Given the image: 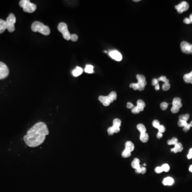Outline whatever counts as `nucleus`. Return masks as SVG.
I'll return each mask as SVG.
<instances>
[{"mask_svg": "<svg viewBox=\"0 0 192 192\" xmlns=\"http://www.w3.org/2000/svg\"><path fill=\"white\" fill-rule=\"evenodd\" d=\"M49 133L47 124L44 122H38L28 130L23 140L29 147H36L44 142Z\"/></svg>", "mask_w": 192, "mask_h": 192, "instance_id": "1", "label": "nucleus"}, {"mask_svg": "<svg viewBox=\"0 0 192 192\" xmlns=\"http://www.w3.org/2000/svg\"><path fill=\"white\" fill-rule=\"evenodd\" d=\"M32 30L34 32H39L44 35H49L50 33V29L48 26L44 25L40 21H34L32 25Z\"/></svg>", "mask_w": 192, "mask_h": 192, "instance_id": "2", "label": "nucleus"}, {"mask_svg": "<svg viewBox=\"0 0 192 192\" xmlns=\"http://www.w3.org/2000/svg\"><path fill=\"white\" fill-rule=\"evenodd\" d=\"M19 5L23 9V11L27 13L34 12L37 8L36 5L29 0H21L19 2Z\"/></svg>", "mask_w": 192, "mask_h": 192, "instance_id": "3", "label": "nucleus"}, {"mask_svg": "<svg viewBox=\"0 0 192 192\" xmlns=\"http://www.w3.org/2000/svg\"><path fill=\"white\" fill-rule=\"evenodd\" d=\"M16 18L14 14H9L6 20V23H7L8 30L10 33L14 32L15 31L14 24L16 23Z\"/></svg>", "mask_w": 192, "mask_h": 192, "instance_id": "4", "label": "nucleus"}, {"mask_svg": "<svg viewBox=\"0 0 192 192\" xmlns=\"http://www.w3.org/2000/svg\"><path fill=\"white\" fill-rule=\"evenodd\" d=\"M58 29L63 34V38L65 40L69 41L70 39V34L68 30V27L65 23H59Z\"/></svg>", "mask_w": 192, "mask_h": 192, "instance_id": "5", "label": "nucleus"}, {"mask_svg": "<svg viewBox=\"0 0 192 192\" xmlns=\"http://www.w3.org/2000/svg\"><path fill=\"white\" fill-rule=\"evenodd\" d=\"M9 74V70L4 63L0 61V80H2L7 77Z\"/></svg>", "mask_w": 192, "mask_h": 192, "instance_id": "6", "label": "nucleus"}, {"mask_svg": "<svg viewBox=\"0 0 192 192\" xmlns=\"http://www.w3.org/2000/svg\"><path fill=\"white\" fill-rule=\"evenodd\" d=\"M181 51L187 54H192V45L189 43L183 41L181 43Z\"/></svg>", "mask_w": 192, "mask_h": 192, "instance_id": "7", "label": "nucleus"}, {"mask_svg": "<svg viewBox=\"0 0 192 192\" xmlns=\"http://www.w3.org/2000/svg\"><path fill=\"white\" fill-rule=\"evenodd\" d=\"M175 9L177 10L178 13L182 14L183 12L187 11L189 9V5L186 2L183 1L180 4L176 5Z\"/></svg>", "mask_w": 192, "mask_h": 192, "instance_id": "8", "label": "nucleus"}, {"mask_svg": "<svg viewBox=\"0 0 192 192\" xmlns=\"http://www.w3.org/2000/svg\"><path fill=\"white\" fill-rule=\"evenodd\" d=\"M109 55L112 58L114 59L116 61H120L122 60V54L117 50H110Z\"/></svg>", "mask_w": 192, "mask_h": 192, "instance_id": "9", "label": "nucleus"}, {"mask_svg": "<svg viewBox=\"0 0 192 192\" xmlns=\"http://www.w3.org/2000/svg\"><path fill=\"white\" fill-rule=\"evenodd\" d=\"M99 100L105 106H108L110 105V104L113 103L114 101L109 96H99Z\"/></svg>", "mask_w": 192, "mask_h": 192, "instance_id": "10", "label": "nucleus"}, {"mask_svg": "<svg viewBox=\"0 0 192 192\" xmlns=\"http://www.w3.org/2000/svg\"><path fill=\"white\" fill-rule=\"evenodd\" d=\"M183 150V146L182 144L181 143H178L175 145L174 148L171 149V151L175 153H177V152H181Z\"/></svg>", "mask_w": 192, "mask_h": 192, "instance_id": "11", "label": "nucleus"}, {"mask_svg": "<svg viewBox=\"0 0 192 192\" xmlns=\"http://www.w3.org/2000/svg\"><path fill=\"white\" fill-rule=\"evenodd\" d=\"M172 106H176L177 107L179 108L180 109L183 106L181 99L180 98H178V97H176L173 99V101H172Z\"/></svg>", "mask_w": 192, "mask_h": 192, "instance_id": "12", "label": "nucleus"}, {"mask_svg": "<svg viewBox=\"0 0 192 192\" xmlns=\"http://www.w3.org/2000/svg\"><path fill=\"white\" fill-rule=\"evenodd\" d=\"M83 72V70L82 69V68L77 66L75 70H73L72 74L74 77H77L80 76L81 74H82Z\"/></svg>", "mask_w": 192, "mask_h": 192, "instance_id": "13", "label": "nucleus"}, {"mask_svg": "<svg viewBox=\"0 0 192 192\" xmlns=\"http://www.w3.org/2000/svg\"><path fill=\"white\" fill-rule=\"evenodd\" d=\"M6 29H7L6 20L0 19V34L3 33Z\"/></svg>", "mask_w": 192, "mask_h": 192, "instance_id": "14", "label": "nucleus"}, {"mask_svg": "<svg viewBox=\"0 0 192 192\" xmlns=\"http://www.w3.org/2000/svg\"><path fill=\"white\" fill-rule=\"evenodd\" d=\"M136 77L138 80V83H140L141 85H143L145 87L146 85V78L144 75H137Z\"/></svg>", "mask_w": 192, "mask_h": 192, "instance_id": "15", "label": "nucleus"}, {"mask_svg": "<svg viewBox=\"0 0 192 192\" xmlns=\"http://www.w3.org/2000/svg\"><path fill=\"white\" fill-rule=\"evenodd\" d=\"M174 183V180L172 178L168 177L166 178H164L163 181V184L165 186H171Z\"/></svg>", "mask_w": 192, "mask_h": 192, "instance_id": "16", "label": "nucleus"}, {"mask_svg": "<svg viewBox=\"0 0 192 192\" xmlns=\"http://www.w3.org/2000/svg\"><path fill=\"white\" fill-rule=\"evenodd\" d=\"M183 79L186 83L192 84V71L190 73L186 74L184 75Z\"/></svg>", "mask_w": 192, "mask_h": 192, "instance_id": "17", "label": "nucleus"}, {"mask_svg": "<svg viewBox=\"0 0 192 192\" xmlns=\"http://www.w3.org/2000/svg\"><path fill=\"white\" fill-rule=\"evenodd\" d=\"M134 148H135L134 144L131 141H128L125 143V150H129L130 152H132L134 150Z\"/></svg>", "mask_w": 192, "mask_h": 192, "instance_id": "18", "label": "nucleus"}, {"mask_svg": "<svg viewBox=\"0 0 192 192\" xmlns=\"http://www.w3.org/2000/svg\"><path fill=\"white\" fill-rule=\"evenodd\" d=\"M131 166L133 168L135 169L140 168L141 166H140V161H139V159H137V158L135 159L134 161L132 162V163H131Z\"/></svg>", "mask_w": 192, "mask_h": 192, "instance_id": "19", "label": "nucleus"}, {"mask_svg": "<svg viewBox=\"0 0 192 192\" xmlns=\"http://www.w3.org/2000/svg\"><path fill=\"white\" fill-rule=\"evenodd\" d=\"M149 139V136L146 132L145 133H143L141 134L140 136V140H141L143 143H147Z\"/></svg>", "mask_w": 192, "mask_h": 192, "instance_id": "20", "label": "nucleus"}, {"mask_svg": "<svg viewBox=\"0 0 192 192\" xmlns=\"http://www.w3.org/2000/svg\"><path fill=\"white\" fill-rule=\"evenodd\" d=\"M85 72L88 74L94 73V66L91 65H87L85 69Z\"/></svg>", "mask_w": 192, "mask_h": 192, "instance_id": "21", "label": "nucleus"}, {"mask_svg": "<svg viewBox=\"0 0 192 192\" xmlns=\"http://www.w3.org/2000/svg\"><path fill=\"white\" fill-rule=\"evenodd\" d=\"M137 129H138L139 131H140L141 134L145 133L146 131V128L144 126V125L143 124H139L137 125Z\"/></svg>", "mask_w": 192, "mask_h": 192, "instance_id": "22", "label": "nucleus"}, {"mask_svg": "<svg viewBox=\"0 0 192 192\" xmlns=\"http://www.w3.org/2000/svg\"><path fill=\"white\" fill-rule=\"evenodd\" d=\"M178 143V139H177V138H175V137H173L170 140H169V141H168V144L169 145H175L176 144H177Z\"/></svg>", "mask_w": 192, "mask_h": 192, "instance_id": "23", "label": "nucleus"}, {"mask_svg": "<svg viewBox=\"0 0 192 192\" xmlns=\"http://www.w3.org/2000/svg\"><path fill=\"white\" fill-rule=\"evenodd\" d=\"M189 117H190V115L188 114H184V115H181V116H179V119L181 120V121H185L187 122L188 120L189 119Z\"/></svg>", "mask_w": 192, "mask_h": 192, "instance_id": "24", "label": "nucleus"}, {"mask_svg": "<svg viewBox=\"0 0 192 192\" xmlns=\"http://www.w3.org/2000/svg\"><path fill=\"white\" fill-rule=\"evenodd\" d=\"M131 153L129 150L125 149L122 152V157H124V158H127V157H129L131 155Z\"/></svg>", "mask_w": 192, "mask_h": 192, "instance_id": "25", "label": "nucleus"}, {"mask_svg": "<svg viewBox=\"0 0 192 192\" xmlns=\"http://www.w3.org/2000/svg\"><path fill=\"white\" fill-rule=\"evenodd\" d=\"M188 124L187 122L185 121H181V120H179V121L178 122V125L179 127H186L187 125V124Z\"/></svg>", "mask_w": 192, "mask_h": 192, "instance_id": "26", "label": "nucleus"}, {"mask_svg": "<svg viewBox=\"0 0 192 192\" xmlns=\"http://www.w3.org/2000/svg\"><path fill=\"white\" fill-rule=\"evenodd\" d=\"M113 125L120 127L121 125V121L119 119H115L113 120Z\"/></svg>", "mask_w": 192, "mask_h": 192, "instance_id": "27", "label": "nucleus"}, {"mask_svg": "<svg viewBox=\"0 0 192 192\" xmlns=\"http://www.w3.org/2000/svg\"><path fill=\"white\" fill-rule=\"evenodd\" d=\"M108 96H110L113 101H115L117 98V94L115 91L111 92Z\"/></svg>", "mask_w": 192, "mask_h": 192, "instance_id": "28", "label": "nucleus"}, {"mask_svg": "<svg viewBox=\"0 0 192 192\" xmlns=\"http://www.w3.org/2000/svg\"><path fill=\"white\" fill-rule=\"evenodd\" d=\"M163 171L164 172H168L170 170V166L168 164H164L161 166Z\"/></svg>", "mask_w": 192, "mask_h": 192, "instance_id": "29", "label": "nucleus"}, {"mask_svg": "<svg viewBox=\"0 0 192 192\" xmlns=\"http://www.w3.org/2000/svg\"><path fill=\"white\" fill-rule=\"evenodd\" d=\"M159 81H162V82H164V83H169V81L168 79H166V77L164 76H162L161 77H159V79H158Z\"/></svg>", "mask_w": 192, "mask_h": 192, "instance_id": "30", "label": "nucleus"}, {"mask_svg": "<svg viewBox=\"0 0 192 192\" xmlns=\"http://www.w3.org/2000/svg\"><path fill=\"white\" fill-rule=\"evenodd\" d=\"M131 112L134 113V114H138L139 113L141 112V110H140L139 108L137 106H135V107H134L132 108Z\"/></svg>", "mask_w": 192, "mask_h": 192, "instance_id": "31", "label": "nucleus"}, {"mask_svg": "<svg viewBox=\"0 0 192 192\" xmlns=\"http://www.w3.org/2000/svg\"><path fill=\"white\" fill-rule=\"evenodd\" d=\"M168 105H169V104L167 103L166 102H163L161 104L160 106H161V108L162 110H166L168 107Z\"/></svg>", "mask_w": 192, "mask_h": 192, "instance_id": "32", "label": "nucleus"}, {"mask_svg": "<svg viewBox=\"0 0 192 192\" xmlns=\"http://www.w3.org/2000/svg\"><path fill=\"white\" fill-rule=\"evenodd\" d=\"M137 106L144 108L145 107L146 104L144 103V101H142V100H138V101H137Z\"/></svg>", "mask_w": 192, "mask_h": 192, "instance_id": "33", "label": "nucleus"}, {"mask_svg": "<svg viewBox=\"0 0 192 192\" xmlns=\"http://www.w3.org/2000/svg\"><path fill=\"white\" fill-rule=\"evenodd\" d=\"M170 88V85L169 84V83H164L163 85H162V89L164 90V91H168Z\"/></svg>", "mask_w": 192, "mask_h": 192, "instance_id": "34", "label": "nucleus"}, {"mask_svg": "<svg viewBox=\"0 0 192 192\" xmlns=\"http://www.w3.org/2000/svg\"><path fill=\"white\" fill-rule=\"evenodd\" d=\"M159 125H160V124H159V122L158 120L155 119L154 121H153V127L156 129H158Z\"/></svg>", "mask_w": 192, "mask_h": 192, "instance_id": "35", "label": "nucleus"}, {"mask_svg": "<svg viewBox=\"0 0 192 192\" xmlns=\"http://www.w3.org/2000/svg\"><path fill=\"white\" fill-rule=\"evenodd\" d=\"M70 40H72V41H74V42H75V41H76L78 40V36H77V35L76 34H72V35H70Z\"/></svg>", "mask_w": 192, "mask_h": 192, "instance_id": "36", "label": "nucleus"}, {"mask_svg": "<svg viewBox=\"0 0 192 192\" xmlns=\"http://www.w3.org/2000/svg\"><path fill=\"white\" fill-rule=\"evenodd\" d=\"M191 127H192V121H191V122H190V123H188L187 126H186V127H184L183 130H184V131H185V132H186V131H188Z\"/></svg>", "mask_w": 192, "mask_h": 192, "instance_id": "37", "label": "nucleus"}, {"mask_svg": "<svg viewBox=\"0 0 192 192\" xmlns=\"http://www.w3.org/2000/svg\"><path fill=\"white\" fill-rule=\"evenodd\" d=\"M171 112L173 113H177L179 111V108L178 107H177L176 106H172V107L171 108Z\"/></svg>", "mask_w": 192, "mask_h": 192, "instance_id": "38", "label": "nucleus"}, {"mask_svg": "<svg viewBox=\"0 0 192 192\" xmlns=\"http://www.w3.org/2000/svg\"><path fill=\"white\" fill-rule=\"evenodd\" d=\"M158 130H159V132H161V133H163L166 131V128H165V127L163 126V125H159V128H158Z\"/></svg>", "mask_w": 192, "mask_h": 192, "instance_id": "39", "label": "nucleus"}, {"mask_svg": "<svg viewBox=\"0 0 192 192\" xmlns=\"http://www.w3.org/2000/svg\"><path fill=\"white\" fill-rule=\"evenodd\" d=\"M112 127L113 129L114 130V133H118L120 131V128H119V127H117V126L113 125Z\"/></svg>", "mask_w": 192, "mask_h": 192, "instance_id": "40", "label": "nucleus"}, {"mask_svg": "<svg viewBox=\"0 0 192 192\" xmlns=\"http://www.w3.org/2000/svg\"><path fill=\"white\" fill-rule=\"evenodd\" d=\"M155 172L157 173H161L163 172V170H162V168L161 166H157L156 167L155 169Z\"/></svg>", "mask_w": 192, "mask_h": 192, "instance_id": "41", "label": "nucleus"}, {"mask_svg": "<svg viewBox=\"0 0 192 192\" xmlns=\"http://www.w3.org/2000/svg\"><path fill=\"white\" fill-rule=\"evenodd\" d=\"M159 80L157 79H153L152 80V84L153 85H154V86H156V85H158L159 84Z\"/></svg>", "mask_w": 192, "mask_h": 192, "instance_id": "42", "label": "nucleus"}, {"mask_svg": "<svg viewBox=\"0 0 192 192\" xmlns=\"http://www.w3.org/2000/svg\"><path fill=\"white\" fill-rule=\"evenodd\" d=\"M108 133L109 134V135H113V134H114V130L113 129L112 127H110L107 130Z\"/></svg>", "mask_w": 192, "mask_h": 192, "instance_id": "43", "label": "nucleus"}, {"mask_svg": "<svg viewBox=\"0 0 192 192\" xmlns=\"http://www.w3.org/2000/svg\"><path fill=\"white\" fill-rule=\"evenodd\" d=\"M184 23H186V24H190V23H192V22L190 21V18H186L184 20Z\"/></svg>", "mask_w": 192, "mask_h": 192, "instance_id": "44", "label": "nucleus"}, {"mask_svg": "<svg viewBox=\"0 0 192 192\" xmlns=\"http://www.w3.org/2000/svg\"><path fill=\"white\" fill-rule=\"evenodd\" d=\"M187 158L188 159H190L192 158V148L190 149L189 153L187 155Z\"/></svg>", "mask_w": 192, "mask_h": 192, "instance_id": "45", "label": "nucleus"}, {"mask_svg": "<svg viewBox=\"0 0 192 192\" xmlns=\"http://www.w3.org/2000/svg\"><path fill=\"white\" fill-rule=\"evenodd\" d=\"M127 108H132L134 107V106L131 103H127Z\"/></svg>", "mask_w": 192, "mask_h": 192, "instance_id": "46", "label": "nucleus"}, {"mask_svg": "<svg viewBox=\"0 0 192 192\" xmlns=\"http://www.w3.org/2000/svg\"><path fill=\"white\" fill-rule=\"evenodd\" d=\"M163 137V134L162 133H161V132H159L157 134V138L158 139H161L162 137Z\"/></svg>", "mask_w": 192, "mask_h": 192, "instance_id": "47", "label": "nucleus"}, {"mask_svg": "<svg viewBox=\"0 0 192 192\" xmlns=\"http://www.w3.org/2000/svg\"><path fill=\"white\" fill-rule=\"evenodd\" d=\"M135 171L137 173H141V166L139 168L135 169Z\"/></svg>", "mask_w": 192, "mask_h": 192, "instance_id": "48", "label": "nucleus"}, {"mask_svg": "<svg viewBox=\"0 0 192 192\" xmlns=\"http://www.w3.org/2000/svg\"><path fill=\"white\" fill-rule=\"evenodd\" d=\"M141 173L144 174L146 173V169L145 167H141Z\"/></svg>", "mask_w": 192, "mask_h": 192, "instance_id": "49", "label": "nucleus"}, {"mask_svg": "<svg viewBox=\"0 0 192 192\" xmlns=\"http://www.w3.org/2000/svg\"><path fill=\"white\" fill-rule=\"evenodd\" d=\"M155 89L156 90H159V84L158 85H156V86H155Z\"/></svg>", "mask_w": 192, "mask_h": 192, "instance_id": "50", "label": "nucleus"}, {"mask_svg": "<svg viewBox=\"0 0 192 192\" xmlns=\"http://www.w3.org/2000/svg\"><path fill=\"white\" fill-rule=\"evenodd\" d=\"M189 170H190V172H192V165H191V166H190V168H189Z\"/></svg>", "mask_w": 192, "mask_h": 192, "instance_id": "51", "label": "nucleus"}, {"mask_svg": "<svg viewBox=\"0 0 192 192\" xmlns=\"http://www.w3.org/2000/svg\"><path fill=\"white\" fill-rule=\"evenodd\" d=\"M190 18V21H191V22H192V14H190V18Z\"/></svg>", "mask_w": 192, "mask_h": 192, "instance_id": "52", "label": "nucleus"}, {"mask_svg": "<svg viewBox=\"0 0 192 192\" xmlns=\"http://www.w3.org/2000/svg\"><path fill=\"white\" fill-rule=\"evenodd\" d=\"M135 2H138V1H140V0H135V1H134Z\"/></svg>", "mask_w": 192, "mask_h": 192, "instance_id": "53", "label": "nucleus"}, {"mask_svg": "<svg viewBox=\"0 0 192 192\" xmlns=\"http://www.w3.org/2000/svg\"><path fill=\"white\" fill-rule=\"evenodd\" d=\"M104 52H105V53H107V51H104Z\"/></svg>", "mask_w": 192, "mask_h": 192, "instance_id": "54", "label": "nucleus"}, {"mask_svg": "<svg viewBox=\"0 0 192 192\" xmlns=\"http://www.w3.org/2000/svg\"><path fill=\"white\" fill-rule=\"evenodd\" d=\"M144 166H146V164H144Z\"/></svg>", "mask_w": 192, "mask_h": 192, "instance_id": "55", "label": "nucleus"}]
</instances>
